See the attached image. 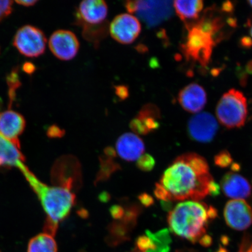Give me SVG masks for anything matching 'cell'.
<instances>
[{"mask_svg":"<svg viewBox=\"0 0 252 252\" xmlns=\"http://www.w3.org/2000/svg\"><path fill=\"white\" fill-rule=\"evenodd\" d=\"M220 187L214 181L204 157L187 153L173 160L156 184V196L169 202L200 201L209 195L217 196Z\"/></svg>","mask_w":252,"mask_h":252,"instance_id":"6da1fadb","label":"cell"},{"mask_svg":"<svg viewBox=\"0 0 252 252\" xmlns=\"http://www.w3.org/2000/svg\"><path fill=\"white\" fill-rule=\"evenodd\" d=\"M38 197L47 216L44 232L55 236L59 223L70 214L75 202V196L71 190V184L50 187L41 182L24 164L19 168Z\"/></svg>","mask_w":252,"mask_h":252,"instance_id":"7a4b0ae2","label":"cell"},{"mask_svg":"<svg viewBox=\"0 0 252 252\" xmlns=\"http://www.w3.org/2000/svg\"><path fill=\"white\" fill-rule=\"evenodd\" d=\"M218 215L213 206L196 201H184L176 205L168 217L171 231L183 239L196 243L207 234L209 223Z\"/></svg>","mask_w":252,"mask_h":252,"instance_id":"3957f363","label":"cell"},{"mask_svg":"<svg viewBox=\"0 0 252 252\" xmlns=\"http://www.w3.org/2000/svg\"><path fill=\"white\" fill-rule=\"evenodd\" d=\"M186 42L181 45L183 54L188 61H194L206 67L210 61L213 47L218 42L212 34L207 32L196 23L188 24Z\"/></svg>","mask_w":252,"mask_h":252,"instance_id":"277c9868","label":"cell"},{"mask_svg":"<svg viewBox=\"0 0 252 252\" xmlns=\"http://www.w3.org/2000/svg\"><path fill=\"white\" fill-rule=\"evenodd\" d=\"M216 114L220 124L226 127L243 126L248 114L247 99L243 94L232 89L223 94L217 106Z\"/></svg>","mask_w":252,"mask_h":252,"instance_id":"5b68a950","label":"cell"},{"mask_svg":"<svg viewBox=\"0 0 252 252\" xmlns=\"http://www.w3.org/2000/svg\"><path fill=\"white\" fill-rule=\"evenodd\" d=\"M125 7L130 13H136L149 27L163 23L173 13L171 1H127Z\"/></svg>","mask_w":252,"mask_h":252,"instance_id":"8992f818","label":"cell"},{"mask_svg":"<svg viewBox=\"0 0 252 252\" xmlns=\"http://www.w3.org/2000/svg\"><path fill=\"white\" fill-rule=\"evenodd\" d=\"M47 40L42 31L32 25H25L17 32L13 45L21 54L37 58L45 51Z\"/></svg>","mask_w":252,"mask_h":252,"instance_id":"52a82bcc","label":"cell"},{"mask_svg":"<svg viewBox=\"0 0 252 252\" xmlns=\"http://www.w3.org/2000/svg\"><path fill=\"white\" fill-rule=\"evenodd\" d=\"M108 12V5L102 0H86L79 5L77 23L83 30L105 27Z\"/></svg>","mask_w":252,"mask_h":252,"instance_id":"ba28073f","label":"cell"},{"mask_svg":"<svg viewBox=\"0 0 252 252\" xmlns=\"http://www.w3.org/2000/svg\"><path fill=\"white\" fill-rule=\"evenodd\" d=\"M140 21L134 16L120 14L110 24L109 32L112 37L119 43L128 45L134 42L141 32Z\"/></svg>","mask_w":252,"mask_h":252,"instance_id":"9c48e42d","label":"cell"},{"mask_svg":"<svg viewBox=\"0 0 252 252\" xmlns=\"http://www.w3.org/2000/svg\"><path fill=\"white\" fill-rule=\"evenodd\" d=\"M49 46L52 53L61 61H68L75 58L80 48L75 34L67 30H58L50 36Z\"/></svg>","mask_w":252,"mask_h":252,"instance_id":"30bf717a","label":"cell"},{"mask_svg":"<svg viewBox=\"0 0 252 252\" xmlns=\"http://www.w3.org/2000/svg\"><path fill=\"white\" fill-rule=\"evenodd\" d=\"M219 126L216 119L209 113H199L189 120L188 131L192 140L208 143L215 137Z\"/></svg>","mask_w":252,"mask_h":252,"instance_id":"8fae6325","label":"cell"},{"mask_svg":"<svg viewBox=\"0 0 252 252\" xmlns=\"http://www.w3.org/2000/svg\"><path fill=\"white\" fill-rule=\"evenodd\" d=\"M223 216L230 228L244 231L252 224V209L244 200H231L226 204Z\"/></svg>","mask_w":252,"mask_h":252,"instance_id":"7c38bea8","label":"cell"},{"mask_svg":"<svg viewBox=\"0 0 252 252\" xmlns=\"http://www.w3.org/2000/svg\"><path fill=\"white\" fill-rule=\"evenodd\" d=\"M26 121L24 116L13 110L0 113V134L20 147L19 137L23 133Z\"/></svg>","mask_w":252,"mask_h":252,"instance_id":"4fadbf2b","label":"cell"},{"mask_svg":"<svg viewBox=\"0 0 252 252\" xmlns=\"http://www.w3.org/2000/svg\"><path fill=\"white\" fill-rule=\"evenodd\" d=\"M160 112L158 107L153 103L145 105L130 122V128L137 134L145 135L159 127Z\"/></svg>","mask_w":252,"mask_h":252,"instance_id":"5bb4252c","label":"cell"},{"mask_svg":"<svg viewBox=\"0 0 252 252\" xmlns=\"http://www.w3.org/2000/svg\"><path fill=\"white\" fill-rule=\"evenodd\" d=\"M223 193L233 200H244L251 196L252 187L244 176L234 172L226 173L220 182Z\"/></svg>","mask_w":252,"mask_h":252,"instance_id":"9a60e30c","label":"cell"},{"mask_svg":"<svg viewBox=\"0 0 252 252\" xmlns=\"http://www.w3.org/2000/svg\"><path fill=\"white\" fill-rule=\"evenodd\" d=\"M178 100L182 108L190 113H198L207 102L206 93L197 84H191L180 91Z\"/></svg>","mask_w":252,"mask_h":252,"instance_id":"2e32d148","label":"cell"},{"mask_svg":"<svg viewBox=\"0 0 252 252\" xmlns=\"http://www.w3.org/2000/svg\"><path fill=\"white\" fill-rule=\"evenodd\" d=\"M144 144L141 138L133 133L121 135L116 143V151L120 157L127 161H135L143 155Z\"/></svg>","mask_w":252,"mask_h":252,"instance_id":"e0dca14e","label":"cell"},{"mask_svg":"<svg viewBox=\"0 0 252 252\" xmlns=\"http://www.w3.org/2000/svg\"><path fill=\"white\" fill-rule=\"evenodd\" d=\"M171 238L168 230H162L153 234L148 232L146 236L137 239V251L140 252H169Z\"/></svg>","mask_w":252,"mask_h":252,"instance_id":"ac0fdd59","label":"cell"},{"mask_svg":"<svg viewBox=\"0 0 252 252\" xmlns=\"http://www.w3.org/2000/svg\"><path fill=\"white\" fill-rule=\"evenodd\" d=\"M25 158L19 147L0 134V167H20L24 164Z\"/></svg>","mask_w":252,"mask_h":252,"instance_id":"d6986e66","label":"cell"},{"mask_svg":"<svg viewBox=\"0 0 252 252\" xmlns=\"http://www.w3.org/2000/svg\"><path fill=\"white\" fill-rule=\"evenodd\" d=\"M173 7L178 17L183 21L197 20L200 12L203 8V2L201 0L191 1H175Z\"/></svg>","mask_w":252,"mask_h":252,"instance_id":"ffe728a7","label":"cell"},{"mask_svg":"<svg viewBox=\"0 0 252 252\" xmlns=\"http://www.w3.org/2000/svg\"><path fill=\"white\" fill-rule=\"evenodd\" d=\"M28 252H58L54 236L45 232L34 236L28 244Z\"/></svg>","mask_w":252,"mask_h":252,"instance_id":"44dd1931","label":"cell"},{"mask_svg":"<svg viewBox=\"0 0 252 252\" xmlns=\"http://www.w3.org/2000/svg\"><path fill=\"white\" fill-rule=\"evenodd\" d=\"M7 82L9 87L8 96L9 106H11L16 97V90L21 86V83L19 78L18 70L14 69L7 77Z\"/></svg>","mask_w":252,"mask_h":252,"instance_id":"7402d4cb","label":"cell"},{"mask_svg":"<svg viewBox=\"0 0 252 252\" xmlns=\"http://www.w3.org/2000/svg\"><path fill=\"white\" fill-rule=\"evenodd\" d=\"M214 162L220 168H225L232 164L233 159L228 151L223 150L214 158Z\"/></svg>","mask_w":252,"mask_h":252,"instance_id":"603a6c76","label":"cell"},{"mask_svg":"<svg viewBox=\"0 0 252 252\" xmlns=\"http://www.w3.org/2000/svg\"><path fill=\"white\" fill-rule=\"evenodd\" d=\"M138 168L144 171H150L155 165V160L149 154L142 156L137 160Z\"/></svg>","mask_w":252,"mask_h":252,"instance_id":"cb8c5ba5","label":"cell"},{"mask_svg":"<svg viewBox=\"0 0 252 252\" xmlns=\"http://www.w3.org/2000/svg\"><path fill=\"white\" fill-rule=\"evenodd\" d=\"M12 4V1H0V22L11 14Z\"/></svg>","mask_w":252,"mask_h":252,"instance_id":"d4e9b609","label":"cell"},{"mask_svg":"<svg viewBox=\"0 0 252 252\" xmlns=\"http://www.w3.org/2000/svg\"><path fill=\"white\" fill-rule=\"evenodd\" d=\"M238 252H252V234H245L242 239Z\"/></svg>","mask_w":252,"mask_h":252,"instance_id":"484cf974","label":"cell"},{"mask_svg":"<svg viewBox=\"0 0 252 252\" xmlns=\"http://www.w3.org/2000/svg\"><path fill=\"white\" fill-rule=\"evenodd\" d=\"M115 93L120 99L124 100L128 96V88L125 86H118L115 87Z\"/></svg>","mask_w":252,"mask_h":252,"instance_id":"4316f807","label":"cell"},{"mask_svg":"<svg viewBox=\"0 0 252 252\" xmlns=\"http://www.w3.org/2000/svg\"><path fill=\"white\" fill-rule=\"evenodd\" d=\"M23 71L28 74H33L36 70V67L32 63L27 62L23 65Z\"/></svg>","mask_w":252,"mask_h":252,"instance_id":"83f0119b","label":"cell"},{"mask_svg":"<svg viewBox=\"0 0 252 252\" xmlns=\"http://www.w3.org/2000/svg\"><path fill=\"white\" fill-rule=\"evenodd\" d=\"M112 215L114 218H121L124 213V211L122 210V208L120 207H113L111 210Z\"/></svg>","mask_w":252,"mask_h":252,"instance_id":"f1b7e54d","label":"cell"},{"mask_svg":"<svg viewBox=\"0 0 252 252\" xmlns=\"http://www.w3.org/2000/svg\"><path fill=\"white\" fill-rule=\"evenodd\" d=\"M222 10L225 12H231L234 10V5L230 1H226L223 3Z\"/></svg>","mask_w":252,"mask_h":252,"instance_id":"f546056e","label":"cell"},{"mask_svg":"<svg viewBox=\"0 0 252 252\" xmlns=\"http://www.w3.org/2000/svg\"><path fill=\"white\" fill-rule=\"evenodd\" d=\"M16 2L19 5L25 6V7H31V6H33L37 2V1L36 0H28V1H16Z\"/></svg>","mask_w":252,"mask_h":252,"instance_id":"4dcf8cb0","label":"cell"},{"mask_svg":"<svg viewBox=\"0 0 252 252\" xmlns=\"http://www.w3.org/2000/svg\"><path fill=\"white\" fill-rule=\"evenodd\" d=\"M49 133L52 135H61L63 131L57 126H52L49 130Z\"/></svg>","mask_w":252,"mask_h":252,"instance_id":"1f68e13d","label":"cell"},{"mask_svg":"<svg viewBox=\"0 0 252 252\" xmlns=\"http://www.w3.org/2000/svg\"><path fill=\"white\" fill-rule=\"evenodd\" d=\"M242 46L245 47H251L252 46V40L250 37H244L241 40Z\"/></svg>","mask_w":252,"mask_h":252,"instance_id":"d6a6232c","label":"cell"},{"mask_svg":"<svg viewBox=\"0 0 252 252\" xmlns=\"http://www.w3.org/2000/svg\"><path fill=\"white\" fill-rule=\"evenodd\" d=\"M141 200L145 205H149L151 202H153V199L149 196H147L146 194H144V196L141 197Z\"/></svg>","mask_w":252,"mask_h":252,"instance_id":"836d02e7","label":"cell"},{"mask_svg":"<svg viewBox=\"0 0 252 252\" xmlns=\"http://www.w3.org/2000/svg\"><path fill=\"white\" fill-rule=\"evenodd\" d=\"M248 72H250V73L252 74V62L248 63Z\"/></svg>","mask_w":252,"mask_h":252,"instance_id":"e575fe53","label":"cell"},{"mask_svg":"<svg viewBox=\"0 0 252 252\" xmlns=\"http://www.w3.org/2000/svg\"><path fill=\"white\" fill-rule=\"evenodd\" d=\"M181 252H198L196 251H194V250H185V251H182Z\"/></svg>","mask_w":252,"mask_h":252,"instance_id":"d590c367","label":"cell"},{"mask_svg":"<svg viewBox=\"0 0 252 252\" xmlns=\"http://www.w3.org/2000/svg\"><path fill=\"white\" fill-rule=\"evenodd\" d=\"M217 252H228L227 251H226L225 249H223V248H220L219 251Z\"/></svg>","mask_w":252,"mask_h":252,"instance_id":"8d00e7d4","label":"cell"},{"mask_svg":"<svg viewBox=\"0 0 252 252\" xmlns=\"http://www.w3.org/2000/svg\"><path fill=\"white\" fill-rule=\"evenodd\" d=\"M2 102L1 99L0 98V109H1V107L2 106Z\"/></svg>","mask_w":252,"mask_h":252,"instance_id":"74e56055","label":"cell"},{"mask_svg":"<svg viewBox=\"0 0 252 252\" xmlns=\"http://www.w3.org/2000/svg\"><path fill=\"white\" fill-rule=\"evenodd\" d=\"M248 3L249 4H250V5L251 6V7H252V1H248Z\"/></svg>","mask_w":252,"mask_h":252,"instance_id":"f35d334b","label":"cell"},{"mask_svg":"<svg viewBox=\"0 0 252 252\" xmlns=\"http://www.w3.org/2000/svg\"><path fill=\"white\" fill-rule=\"evenodd\" d=\"M251 35L252 36V27H251Z\"/></svg>","mask_w":252,"mask_h":252,"instance_id":"ab89813d","label":"cell"},{"mask_svg":"<svg viewBox=\"0 0 252 252\" xmlns=\"http://www.w3.org/2000/svg\"><path fill=\"white\" fill-rule=\"evenodd\" d=\"M138 252V251H137V250H136V251H134V252Z\"/></svg>","mask_w":252,"mask_h":252,"instance_id":"60d3db41","label":"cell"}]
</instances>
